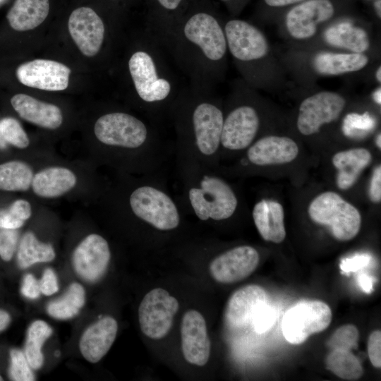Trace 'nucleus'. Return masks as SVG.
<instances>
[{"mask_svg": "<svg viewBox=\"0 0 381 381\" xmlns=\"http://www.w3.org/2000/svg\"><path fill=\"white\" fill-rule=\"evenodd\" d=\"M93 135L95 147L91 152L95 161L116 173H155L167 157V147L153 121L128 111L114 110L99 116L94 123Z\"/></svg>", "mask_w": 381, "mask_h": 381, "instance_id": "1", "label": "nucleus"}, {"mask_svg": "<svg viewBox=\"0 0 381 381\" xmlns=\"http://www.w3.org/2000/svg\"><path fill=\"white\" fill-rule=\"evenodd\" d=\"M165 49L190 86L211 90L228 51L224 26L209 8H188Z\"/></svg>", "mask_w": 381, "mask_h": 381, "instance_id": "2", "label": "nucleus"}, {"mask_svg": "<svg viewBox=\"0 0 381 381\" xmlns=\"http://www.w3.org/2000/svg\"><path fill=\"white\" fill-rule=\"evenodd\" d=\"M116 174L113 181L102 185L98 194L103 209L157 232L180 228L183 210L159 171L143 175Z\"/></svg>", "mask_w": 381, "mask_h": 381, "instance_id": "3", "label": "nucleus"}, {"mask_svg": "<svg viewBox=\"0 0 381 381\" xmlns=\"http://www.w3.org/2000/svg\"><path fill=\"white\" fill-rule=\"evenodd\" d=\"M176 132V162H195L217 170L224 111L211 90H180L169 115Z\"/></svg>", "mask_w": 381, "mask_h": 381, "instance_id": "4", "label": "nucleus"}, {"mask_svg": "<svg viewBox=\"0 0 381 381\" xmlns=\"http://www.w3.org/2000/svg\"><path fill=\"white\" fill-rule=\"evenodd\" d=\"M181 182L176 196L183 211L202 222H220L237 212L239 201L236 191L217 170L190 162H176Z\"/></svg>", "mask_w": 381, "mask_h": 381, "instance_id": "5", "label": "nucleus"}, {"mask_svg": "<svg viewBox=\"0 0 381 381\" xmlns=\"http://www.w3.org/2000/svg\"><path fill=\"white\" fill-rule=\"evenodd\" d=\"M162 47L150 35L128 61L135 92L143 110L155 121L169 115L180 90L165 61Z\"/></svg>", "mask_w": 381, "mask_h": 381, "instance_id": "6", "label": "nucleus"}, {"mask_svg": "<svg viewBox=\"0 0 381 381\" xmlns=\"http://www.w3.org/2000/svg\"><path fill=\"white\" fill-rule=\"evenodd\" d=\"M308 214L317 224L328 228L339 241H349L358 234L361 215L358 209L333 191L316 196L308 206Z\"/></svg>", "mask_w": 381, "mask_h": 381, "instance_id": "7", "label": "nucleus"}, {"mask_svg": "<svg viewBox=\"0 0 381 381\" xmlns=\"http://www.w3.org/2000/svg\"><path fill=\"white\" fill-rule=\"evenodd\" d=\"M330 308L320 301L297 303L284 314L282 330L286 340L293 344L304 342L310 335L323 331L330 324Z\"/></svg>", "mask_w": 381, "mask_h": 381, "instance_id": "8", "label": "nucleus"}, {"mask_svg": "<svg viewBox=\"0 0 381 381\" xmlns=\"http://www.w3.org/2000/svg\"><path fill=\"white\" fill-rule=\"evenodd\" d=\"M179 304L176 298L162 288H155L143 298L138 308L139 324L143 333L152 339H160L169 332Z\"/></svg>", "mask_w": 381, "mask_h": 381, "instance_id": "9", "label": "nucleus"}, {"mask_svg": "<svg viewBox=\"0 0 381 381\" xmlns=\"http://www.w3.org/2000/svg\"><path fill=\"white\" fill-rule=\"evenodd\" d=\"M260 125L259 114L251 104H236L227 113H224L220 157L224 152L246 150L254 142Z\"/></svg>", "mask_w": 381, "mask_h": 381, "instance_id": "10", "label": "nucleus"}, {"mask_svg": "<svg viewBox=\"0 0 381 381\" xmlns=\"http://www.w3.org/2000/svg\"><path fill=\"white\" fill-rule=\"evenodd\" d=\"M340 95L329 91L316 93L305 99L299 107L297 128L304 135L318 133L321 126L336 120L345 107Z\"/></svg>", "mask_w": 381, "mask_h": 381, "instance_id": "11", "label": "nucleus"}, {"mask_svg": "<svg viewBox=\"0 0 381 381\" xmlns=\"http://www.w3.org/2000/svg\"><path fill=\"white\" fill-rule=\"evenodd\" d=\"M227 48L238 62L249 64L265 56L268 44L262 32L252 24L238 19L224 25Z\"/></svg>", "mask_w": 381, "mask_h": 381, "instance_id": "12", "label": "nucleus"}, {"mask_svg": "<svg viewBox=\"0 0 381 381\" xmlns=\"http://www.w3.org/2000/svg\"><path fill=\"white\" fill-rule=\"evenodd\" d=\"M111 259L108 241L102 236L92 233L77 245L72 255L75 272L84 280L95 282L105 273Z\"/></svg>", "mask_w": 381, "mask_h": 381, "instance_id": "13", "label": "nucleus"}, {"mask_svg": "<svg viewBox=\"0 0 381 381\" xmlns=\"http://www.w3.org/2000/svg\"><path fill=\"white\" fill-rule=\"evenodd\" d=\"M258 250L247 245L230 248L215 256L209 269L218 282L230 284L239 282L250 275L258 265Z\"/></svg>", "mask_w": 381, "mask_h": 381, "instance_id": "14", "label": "nucleus"}, {"mask_svg": "<svg viewBox=\"0 0 381 381\" xmlns=\"http://www.w3.org/2000/svg\"><path fill=\"white\" fill-rule=\"evenodd\" d=\"M71 69L52 60L35 59L18 66L16 75L23 85L47 91H61L69 83Z\"/></svg>", "mask_w": 381, "mask_h": 381, "instance_id": "15", "label": "nucleus"}, {"mask_svg": "<svg viewBox=\"0 0 381 381\" xmlns=\"http://www.w3.org/2000/svg\"><path fill=\"white\" fill-rule=\"evenodd\" d=\"M68 31L81 53L92 57L101 50L105 37V26L99 15L91 8L80 7L70 15Z\"/></svg>", "mask_w": 381, "mask_h": 381, "instance_id": "16", "label": "nucleus"}, {"mask_svg": "<svg viewBox=\"0 0 381 381\" xmlns=\"http://www.w3.org/2000/svg\"><path fill=\"white\" fill-rule=\"evenodd\" d=\"M245 158L240 161L243 167H265L291 162L298 155V147L291 138L268 135L254 141L246 150Z\"/></svg>", "mask_w": 381, "mask_h": 381, "instance_id": "17", "label": "nucleus"}, {"mask_svg": "<svg viewBox=\"0 0 381 381\" xmlns=\"http://www.w3.org/2000/svg\"><path fill=\"white\" fill-rule=\"evenodd\" d=\"M80 183L78 172L74 168L53 164L38 169L34 174L30 190L42 200H55L69 195Z\"/></svg>", "mask_w": 381, "mask_h": 381, "instance_id": "18", "label": "nucleus"}, {"mask_svg": "<svg viewBox=\"0 0 381 381\" xmlns=\"http://www.w3.org/2000/svg\"><path fill=\"white\" fill-rule=\"evenodd\" d=\"M181 337L186 361L198 366L205 365L210 354V341L205 320L200 312L195 310L186 312L182 318Z\"/></svg>", "mask_w": 381, "mask_h": 381, "instance_id": "19", "label": "nucleus"}, {"mask_svg": "<svg viewBox=\"0 0 381 381\" xmlns=\"http://www.w3.org/2000/svg\"><path fill=\"white\" fill-rule=\"evenodd\" d=\"M329 0H309L291 9L286 15V25L295 39L313 37L319 23L329 20L334 14Z\"/></svg>", "mask_w": 381, "mask_h": 381, "instance_id": "20", "label": "nucleus"}, {"mask_svg": "<svg viewBox=\"0 0 381 381\" xmlns=\"http://www.w3.org/2000/svg\"><path fill=\"white\" fill-rule=\"evenodd\" d=\"M149 34L163 47L188 8V0H150Z\"/></svg>", "mask_w": 381, "mask_h": 381, "instance_id": "21", "label": "nucleus"}, {"mask_svg": "<svg viewBox=\"0 0 381 381\" xmlns=\"http://www.w3.org/2000/svg\"><path fill=\"white\" fill-rule=\"evenodd\" d=\"M11 104L22 119L40 128L54 131L59 128L63 123L62 111L54 104L23 93L13 95Z\"/></svg>", "mask_w": 381, "mask_h": 381, "instance_id": "22", "label": "nucleus"}, {"mask_svg": "<svg viewBox=\"0 0 381 381\" xmlns=\"http://www.w3.org/2000/svg\"><path fill=\"white\" fill-rule=\"evenodd\" d=\"M267 303V295L260 286L250 284L236 291L229 298L225 312L229 324L241 327L251 322L256 312Z\"/></svg>", "mask_w": 381, "mask_h": 381, "instance_id": "23", "label": "nucleus"}, {"mask_svg": "<svg viewBox=\"0 0 381 381\" xmlns=\"http://www.w3.org/2000/svg\"><path fill=\"white\" fill-rule=\"evenodd\" d=\"M117 331V322L110 316L90 325L82 334L79 342L83 356L92 363L99 361L112 346Z\"/></svg>", "mask_w": 381, "mask_h": 381, "instance_id": "24", "label": "nucleus"}, {"mask_svg": "<svg viewBox=\"0 0 381 381\" xmlns=\"http://www.w3.org/2000/svg\"><path fill=\"white\" fill-rule=\"evenodd\" d=\"M254 224L261 236L267 241L279 243L286 237L284 223V209L277 201L262 199L253 208Z\"/></svg>", "mask_w": 381, "mask_h": 381, "instance_id": "25", "label": "nucleus"}, {"mask_svg": "<svg viewBox=\"0 0 381 381\" xmlns=\"http://www.w3.org/2000/svg\"><path fill=\"white\" fill-rule=\"evenodd\" d=\"M371 161L370 152L362 147L337 152L332 157V162L338 171L337 175L338 188L341 190L351 188Z\"/></svg>", "mask_w": 381, "mask_h": 381, "instance_id": "26", "label": "nucleus"}, {"mask_svg": "<svg viewBox=\"0 0 381 381\" xmlns=\"http://www.w3.org/2000/svg\"><path fill=\"white\" fill-rule=\"evenodd\" d=\"M49 11V0H16L6 18L13 30L28 31L44 22Z\"/></svg>", "mask_w": 381, "mask_h": 381, "instance_id": "27", "label": "nucleus"}, {"mask_svg": "<svg viewBox=\"0 0 381 381\" xmlns=\"http://www.w3.org/2000/svg\"><path fill=\"white\" fill-rule=\"evenodd\" d=\"M368 63V56L362 53L323 52L315 57L313 66L320 74L336 75L359 71Z\"/></svg>", "mask_w": 381, "mask_h": 381, "instance_id": "28", "label": "nucleus"}, {"mask_svg": "<svg viewBox=\"0 0 381 381\" xmlns=\"http://www.w3.org/2000/svg\"><path fill=\"white\" fill-rule=\"evenodd\" d=\"M325 40L332 46L346 49L353 53H363L370 45L366 32L349 22H342L327 28Z\"/></svg>", "mask_w": 381, "mask_h": 381, "instance_id": "29", "label": "nucleus"}, {"mask_svg": "<svg viewBox=\"0 0 381 381\" xmlns=\"http://www.w3.org/2000/svg\"><path fill=\"white\" fill-rule=\"evenodd\" d=\"M35 171L31 164L11 160L0 164V190L26 192L31 188Z\"/></svg>", "mask_w": 381, "mask_h": 381, "instance_id": "30", "label": "nucleus"}, {"mask_svg": "<svg viewBox=\"0 0 381 381\" xmlns=\"http://www.w3.org/2000/svg\"><path fill=\"white\" fill-rule=\"evenodd\" d=\"M52 244L40 241L32 231H27L21 238L17 262L20 268L25 269L37 262H47L55 258Z\"/></svg>", "mask_w": 381, "mask_h": 381, "instance_id": "31", "label": "nucleus"}, {"mask_svg": "<svg viewBox=\"0 0 381 381\" xmlns=\"http://www.w3.org/2000/svg\"><path fill=\"white\" fill-rule=\"evenodd\" d=\"M85 301L83 287L78 283L71 284L66 292L59 298L49 302L48 314L56 319L66 320L78 315Z\"/></svg>", "mask_w": 381, "mask_h": 381, "instance_id": "32", "label": "nucleus"}, {"mask_svg": "<svg viewBox=\"0 0 381 381\" xmlns=\"http://www.w3.org/2000/svg\"><path fill=\"white\" fill-rule=\"evenodd\" d=\"M52 334V329L43 320H35L28 327L24 354L32 369H39L43 365L42 347Z\"/></svg>", "mask_w": 381, "mask_h": 381, "instance_id": "33", "label": "nucleus"}, {"mask_svg": "<svg viewBox=\"0 0 381 381\" xmlns=\"http://www.w3.org/2000/svg\"><path fill=\"white\" fill-rule=\"evenodd\" d=\"M325 363L328 370L344 380H355L363 374L360 361L349 350H332L327 355Z\"/></svg>", "mask_w": 381, "mask_h": 381, "instance_id": "34", "label": "nucleus"}, {"mask_svg": "<svg viewBox=\"0 0 381 381\" xmlns=\"http://www.w3.org/2000/svg\"><path fill=\"white\" fill-rule=\"evenodd\" d=\"M32 214V206L25 199H18L10 206L0 210V228L17 229L23 226Z\"/></svg>", "mask_w": 381, "mask_h": 381, "instance_id": "35", "label": "nucleus"}, {"mask_svg": "<svg viewBox=\"0 0 381 381\" xmlns=\"http://www.w3.org/2000/svg\"><path fill=\"white\" fill-rule=\"evenodd\" d=\"M375 126L374 118L368 112L363 114L351 113L344 119V134L351 138H362L370 133Z\"/></svg>", "mask_w": 381, "mask_h": 381, "instance_id": "36", "label": "nucleus"}, {"mask_svg": "<svg viewBox=\"0 0 381 381\" xmlns=\"http://www.w3.org/2000/svg\"><path fill=\"white\" fill-rule=\"evenodd\" d=\"M0 133L8 145L16 148L25 150L30 145L27 133L14 118L6 117L0 120Z\"/></svg>", "mask_w": 381, "mask_h": 381, "instance_id": "37", "label": "nucleus"}, {"mask_svg": "<svg viewBox=\"0 0 381 381\" xmlns=\"http://www.w3.org/2000/svg\"><path fill=\"white\" fill-rule=\"evenodd\" d=\"M359 332L356 326L348 324L339 327L330 337L327 346L332 349L351 351L357 346Z\"/></svg>", "mask_w": 381, "mask_h": 381, "instance_id": "38", "label": "nucleus"}, {"mask_svg": "<svg viewBox=\"0 0 381 381\" xmlns=\"http://www.w3.org/2000/svg\"><path fill=\"white\" fill-rule=\"evenodd\" d=\"M11 365L8 370L9 377L15 381H32L35 375L24 354V352L18 349H13L10 351Z\"/></svg>", "mask_w": 381, "mask_h": 381, "instance_id": "39", "label": "nucleus"}, {"mask_svg": "<svg viewBox=\"0 0 381 381\" xmlns=\"http://www.w3.org/2000/svg\"><path fill=\"white\" fill-rule=\"evenodd\" d=\"M274 320V312L267 306V303L261 307L255 314L251 321L255 331L257 333H263L268 330Z\"/></svg>", "mask_w": 381, "mask_h": 381, "instance_id": "40", "label": "nucleus"}, {"mask_svg": "<svg viewBox=\"0 0 381 381\" xmlns=\"http://www.w3.org/2000/svg\"><path fill=\"white\" fill-rule=\"evenodd\" d=\"M18 241V233L15 229H4L0 232V256L9 261L13 255Z\"/></svg>", "mask_w": 381, "mask_h": 381, "instance_id": "41", "label": "nucleus"}, {"mask_svg": "<svg viewBox=\"0 0 381 381\" xmlns=\"http://www.w3.org/2000/svg\"><path fill=\"white\" fill-rule=\"evenodd\" d=\"M368 353L372 365L377 368L381 366V332H373L368 338Z\"/></svg>", "mask_w": 381, "mask_h": 381, "instance_id": "42", "label": "nucleus"}, {"mask_svg": "<svg viewBox=\"0 0 381 381\" xmlns=\"http://www.w3.org/2000/svg\"><path fill=\"white\" fill-rule=\"evenodd\" d=\"M39 283L41 294H43L45 296H51L59 290L56 275L50 268H47L44 270Z\"/></svg>", "mask_w": 381, "mask_h": 381, "instance_id": "43", "label": "nucleus"}, {"mask_svg": "<svg viewBox=\"0 0 381 381\" xmlns=\"http://www.w3.org/2000/svg\"><path fill=\"white\" fill-rule=\"evenodd\" d=\"M22 294L30 299L38 298L41 294L40 283L31 274L24 276L20 289Z\"/></svg>", "mask_w": 381, "mask_h": 381, "instance_id": "44", "label": "nucleus"}, {"mask_svg": "<svg viewBox=\"0 0 381 381\" xmlns=\"http://www.w3.org/2000/svg\"><path fill=\"white\" fill-rule=\"evenodd\" d=\"M369 198L373 202L378 203L381 200V167H375L373 171L370 186Z\"/></svg>", "mask_w": 381, "mask_h": 381, "instance_id": "45", "label": "nucleus"}, {"mask_svg": "<svg viewBox=\"0 0 381 381\" xmlns=\"http://www.w3.org/2000/svg\"><path fill=\"white\" fill-rule=\"evenodd\" d=\"M370 259V258L367 255H356L351 259L344 260L340 265V267L345 272L354 271L366 265Z\"/></svg>", "mask_w": 381, "mask_h": 381, "instance_id": "46", "label": "nucleus"}, {"mask_svg": "<svg viewBox=\"0 0 381 381\" xmlns=\"http://www.w3.org/2000/svg\"><path fill=\"white\" fill-rule=\"evenodd\" d=\"M358 282L361 288L365 292H371L373 287L372 279L366 275H361L358 279Z\"/></svg>", "mask_w": 381, "mask_h": 381, "instance_id": "47", "label": "nucleus"}, {"mask_svg": "<svg viewBox=\"0 0 381 381\" xmlns=\"http://www.w3.org/2000/svg\"><path fill=\"white\" fill-rule=\"evenodd\" d=\"M303 0H265L270 6H284L301 1Z\"/></svg>", "mask_w": 381, "mask_h": 381, "instance_id": "48", "label": "nucleus"}, {"mask_svg": "<svg viewBox=\"0 0 381 381\" xmlns=\"http://www.w3.org/2000/svg\"><path fill=\"white\" fill-rule=\"evenodd\" d=\"M11 318L5 310H0V331L4 330L9 325Z\"/></svg>", "mask_w": 381, "mask_h": 381, "instance_id": "49", "label": "nucleus"}, {"mask_svg": "<svg viewBox=\"0 0 381 381\" xmlns=\"http://www.w3.org/2000/svg\"><path fill=\"white\" fill-rule=\"evenodd\" d=\"M373 99L375 102L380 104H381V89L378 88L374 93H373Z\"/></svg>", "mask_w": 381, "mask_h": 381, "instance_id": "50", "label": "nucleus"}, {"mask_svg": "<svg viewBox=\"0 0 381 381\" xmlns=\"http://www.w3.org/2000/svg\"><path fill=\"white\" fill-rule=\"evenodd\" d=\"M380 2H381L380 0H377L375 3V7L377 13L380 18L381 17V8H380L381 3Z\"/></svg>", "mask_w": 381, "mask_h": 381, "instance_id": "51", "label": "nucleus"}, {"mask_svg": "<svg viewBox=\"0 0 381 381\" xmlns=\"http://www.w3.org/2000/svg\"><path fill=\"white\" fill-rule=\"evenodd\" d=\"M8 144L4 140L2 135L0 133V149H5L7 147Z\"/></svg>", "mask_w": 381, "mask_h": 381, "instance_id": "52", "label": "nucleus"}, {"mask_svg": "<svg viewBox=\"0 0 381 381\" xmlns=\"http://www.w3.org/2000/svg\"><path fill=\"white\" fill-rule=\"evenodd\" d=\"M376 78L378 82L381 81V67L380 66L376 72Z\"/></svg>", "mask_w": 381, "mask_h": 381, "instance_id": "53", "label": "nucleus"}, {"mask_svg": "<svg viewBox=\"0 0 381 381\" xmlns=\"http://www.w3.org/2000/svg\"><path fill=\"white\" fill-rule=\"evenodd\" d=\"M376 145L380 149L381 147V135L379 133L376 138Z\"/></svg>", "mask_w": 381, "mask_h": 381, "instance_id": "54", "label": "nucleus"}, {"mask_svg": "<svg viewBox=\"0 0 381 381\" xmlns=\"http://www.w3.org/2000/svg\"><path fill=\"white\" fill-rule=\"evenodd\" d=\"M59 354H60V353H59V351H56V355L58 356Z\"/></svg>", "mask_w": 381, "mask_h": 381, "instance_id": "55", "label": "nucleus"}, {"mask_svg": "<svg viewBox=\"0 0 381 381\" xmlns=\"http://www.w3.org/2000/svg\"><path fill=\"white\" fill-rule=\"evenodd\" d=\"M3 378L1 377V376L0 375V381L2 380Z\"/></svg>", "mask_w": 381, "mask_h": 381, "instance_id": "56", "label": "nucleus"}, {"mask_svg": "<svg viewBox=\"0 0 381 381\" xmlns=\"http://www.w3.org/2000/svg\"><path fill=\"white\" fill-rule=\"evenodd\" d=\"M223 1H226V0H223Z\"/></svg>", "mask_w": 381, "mask_h": 381, "instance_id": "57", "label": "nucleus"}]
</instances>
